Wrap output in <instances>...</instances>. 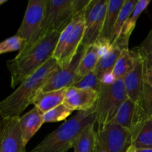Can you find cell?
<instances>
[{
	"label": "cell",
	"mask_w": 152,
	"mask_h": 152,
	"mask_svg": "<svg viewBox=\"0 0 152 152\" xmlns=\"http://www.w3.org/2000/svg\"><path fill=\"white\" fill-rule=\"evenodd\" d=\"M99 93L93 89H83L75 87L68 88L63 103L74 111H88L95 106Z\"/></svg>",
	"instance_id": "obj_13"
},
{
	"label": "cell",
	"mask_w": 152,
	"mask_h": 152,
	"mask_svg": "<svg viewBox=\"0 0 152 152\" xmlns=\"http://www.w3.org/2000/svg\"><path fill=\"white\" fill-rule=\"evenodd\" d=\"M149 116L147 115L139 104L128 98L122 104L113 122L128 129L134 138L142 123Z\"/></svg>",
	"instance_id": "obj_12"
},
{
	"label": "cell",
	"mask_w": 152,
	"mask_h": 152,
	"mask_svg": "<svg viewBox=\"0 0 152 152\" xmlns=\"http://www.w3.org/2000/svg\"><path fill=\"white\" fill-rule=\"evenodd\" d=\"M7 2V0H1V1H0V4H4V3H6Z\"/></svg>",
	"instance_id": "obj_34"
},
{
	"label": "cell",
	"mask_w": 152,
	"mask_h": 152,
	"mask_svg": "<svg viewBox=\"0 0 152 152\" xmlns=\"http://www.w3.org/2000/svg\"><path fill=\"white\" fill-rule=\"evenodd\" d=\"M123 80L128 97L139 104L143 84V58L140 53L133 69Z\"/></svg>",
	"instance_id": "obj_16"
},
{
	"label": "cell",
	"mask_w": 152,
	"mask_h": 152,
	"mask_svg": "<svg viewBox=\"0 0 152 152\" xmlns=\"http://www.w3.org/2000/svg\"><path fill=\"white\" fill-rule=\"evenodd\" d=\"M129 39L130 37L120 35L101 56L94 71L102 83H109L114 80L112 71L122 51L129 48Z\"/></svg>",
	"instance_id": "obj_9"
},
{
	"label": "cell",
	"mask_w": 152,
	"mask_h": 152,
	"mask_svg": "<svg viewBox=\"0 0 152 152\" xmlns=\"http://www.w3.org/2000/svg\"><path fill=\"white\" fill-rule=\"evenodd\" d=\"M74 152H97V132L95 123L86 126L80 132L73 145Z\"/></svg>",
	"instance_id": "obj_20"
},
{
	"label": "cell",
	"mask_w": 152,
	"mask_h": 152,
	"mask_svg": "<svg viewBox=\"0 0 152 152\" xmlns=\"http://www.w3.org/2000/svg\"><path fill=\"white\" fill-rule=\"evenodd\" d=\"M25 44V41L21 37L15 35L1 42L0 44V53H5L15 50H22Z\"/></svg>",
	"instance_id": "obj_28"
},
{
	"label": "cell",
	"mask_w": 152,
	"mask_h": 152,
	"mask_svg": "<svg viewBox=\"0 0 152 152\" xmlns=\"http://www.w3.org/2000/svg\"><path fill=\"white\" fill-rule=\"evenodd\" d=\"M136 150L137 152H152V148H140Z\"/></svg>",
	"instance_id": "obj_32"
},
{
	"label": "cell",
	"mask_w": 152,
	"mask_h": 152,
	"mask_svg": "<svg viewBox=\"0 0 152 152\" xmlns=\"http://www.w3.org/2000/svg\"><path fill=\"white\" fill-rule=\"evenodd\" d=\"M137 48L143 57L152 60V28L146 38L140 45Z\"/></svg>",
	"instance_id": "obj_30"
},
{
	"label": "cell",
	"mask_w": 152,
	"mask_h": 152,
	"mask_svg": "<svg viewBox=\"0 0 152 152\" xmlns=\"http://www.w3.org/2000/svg\"><path fill=\"white\" fill-rule=\"evenodd\" d=\"M72 112V110L62 103L43 114L44 123H54L65 120L71 115Z\"/></svg>",
	"instance_id": "obj_26"
},
{
	"label": "cell",
	"mask_w": 152,
	"mask_h": 152,
	"mask_svg": "<svg viewBox=\"0 0 152 152\" xmlns=\"http://www.w3.org/2000/svg\"><path fill=\"white\" fill-rule=\"evenodd\" d=\"M142 58H143V80L152 88V60L143 56Z\"/></svg>",
	"instance_id": "obj_31"
},
{
	"label": "cell",
	"mask_w": 152,
	"mask_h": 152,
	"mask_svg": "<svg viewBox=\"0 0 152 152\" xmlns=\"http://www.w3.org/2000/svg\"><path fill=\"white\" fill-rule=\"evenodd\" d=\"M132 145L136 149L152 148V117L147 118L140 126L134 137Z\"/></svg>",
	"instance_id": "obj_22"
},
{
	"label": "cell",
	"mask_w": 152,
	"mask_h": 152,
	"mask_svg": "<svg viewBox=\"0 0 152 152\" xmlns=\"http://www.w3.org/2000/svg\"><path fill=\"white\" fill-rule=\"evenodd\" d=\"M137 1L138 0H126L125 1L121 10H120V13H119L118 17H117V22H116L115 28H114V42L120 35L123 26L126 24L127 19H129V16L132 13L133 9L134 8Z\"/></svg>",
	"instance_id": "obj_24"
},
{
	"label": "cell",
	"mask_w": 152,
	"mask_h": 152,
	"mask_svg": "<svg viewBox=\"0 0 152 152\" xmlns=\"http://www.w3.org/2000/svg\"><path fill=\"white\" fill-rule=\"evenodd\" d=\"M109 0H91L85 10V33L82 45L95 44L102 32Z\"/></svg>",
	"instance_id": "obj_8"
},
{
	"label": "cell",
	"mask_w": 152,
	"mask_h": 152,
	"mask_svg": "<svg viewBox=\"0 0 152 152\" xmlns=\"http://www.w3.org/2000/svg\"><path fill=\"white\" fill-rule=\"evenodd\" d=\"M60 68L57 60L52 56L42 67L25 79L16 90L0 102L1 119L19 117L24 110L33 104L37 93Z\"/></svg>",
	"instance_id": "obj_1"
},
{
	"label": "cell",
	"mask_w": 152,
	"mask_h": 152,
	"mask_svg": "<svg viewBox=\"0 0 152 152\" xmlns=\"http://www.w3.org/2000/svg\"><path fill=\"white\" fill-rule=\"evenodd\" d=\"M139 105L147 115L152 117V88L143 80Z\"/></svg>",
	"instance_id": "obj_29"
},
{
	"label": "cell",
	"mask_w": 152,
	"mask_h": 152,
	"mask_svg": "<svg viewBox=\"0 0 152 152\" xmlns=\"http://www.w3.org/2000/svg\"><path fill=\"white\" fill-rule=\"evenodd\" d=\"M101 86H102V82L100 81L95 71H93L76 82L72 87L83 89H93L99 92Z\"/></svg>",
	"instance_id": "obj_27"
},
{
	"label": "cell",
	"mask_w": 152,
	"mask_h": 152,
	"mask_svg": "<svg viewBox=\"0 0 152 152\" xmlns=\"http://www.w3.org/2000/svg\"><path fill=\"white\" fill-rule=\"evenodd\" d=\"M96 104V123L98 130L105 127L115 118L122 104L128 99L123 80H114L102 83Z\"/></svg>",
	"instance_id": "obj_5"
},
{
	"label": "cell",
	"mask_w": 152,
	"mask_h": 152,
	"mask_svg": "<svg viewBox=\"0 0 152 152\" xmlns=\"http://www.w3.org/2000/svg\"><path fill=\"white\" fill-rule=\"evenodd\" d=\"M126 152H137V150L134 145H132L131 147H129V148L127 150V151Z\"/></svg>",
	"instance_id": "obj_33"
},
{
	"label": "cell",
	"mask_w": 152,
	"mask_h": 152,
	"mask_svg": "<svg viewBox=\"0 0 152 152\" xmlns=\"http://www.w3.org/2000/svg\"><path fill=\"white\" fill-rule=\"evenodd\" d=\"M87 46L80 45L70 65L66 68H60L42 91L43 92H48L72 87L73 85L79 80L77 74V68L83 55L87 50Z\"/></svg>",
	"instance_id": "obj_11"
},
{
	"label": "cell",
	"mask_w": 152,
	"mask_h": 152,
	"mask_svg": "<svg viewBox=\"0 0 152 152\" xmlns=\"http://www.w3.org/2000/svg\"><path fill=\"white\" fill-rule=\"evenodd\" d=\"M48 0H30L20 27L16 35L25 41L22 50L23 54L31 50L41 39L46 10Z\"/></svg>",
	"instance_id": "obj_6"
},
{
	"label": "cell",
	"mask_w": 152,
	"mask_h": 152,
	"mask_svg": "<svg viewBox=\"0 0 152 152\" xmlns=\"http://www.w3.org/2000/svg\"><path fill=\"white\" fill-rule=\"evenodd\" d=\"M85 33V10L80 13V19L75 25L72 34L68 38L63 52L57 61L61 68L68 67L74 59L82 44Z\"/></svg>",
	"instance_id": "obj_15"
},
{
	"label": "cell",
	"mask_w": 152,
	"mask_h": 152,
	"mask_svg": "<svg viewBox=\"0 0 152 152\" xmlns=\"http://www.w3.org/2000/svg\"><path fill=\"white\" fill-rule=\"evenodd\" d=\"M80 13L79 15H77V16H75V17L72 19V21H71V22H70L63 30H62V32L60 33L59 39H58L57 44H56V49H55V51L53 55V57H54L57 61L59 60V59L60 58L61 55H62V52H63L64 48H65V47L67 41H68V38H69V37L71 36V34H72L74 27L77 25V22H78L79 19H80Z\"/></svg>",
	"instance_id": "obj_25"
},
{
	"label": "cell",
	"mask_w": 152,
	"mask_h": 152,
	"mask_svg": "<svg viewBox=\"0 0 152 152\" xmlns=\"http://www.w3.org/2000/svg\"><path fill=\"white\" fill-rule=\"evenodd\" d=\"M19 123L24 142L26 145L45 123L43 114L38 108L34 107L22 117H19Z\"/></svg>",
	"instance_id": "obj_18"
},
{
	"label": "cell",
	"mask_w": 152,
	"mask_h": 152,
	"mask_svg": "<svg viewBox=\"0 0 152 152\" xmlns=\"http://www.w3.org/2000/svg\"><path fill=\"white\" fill-rule=\"evenodd\" d=\"M19 117L2 118L0 125V152H26Z\"/></svg>",
	"instance_id": "obj_10"
},
{
	"label": "cell",
	"mask_w": 152,
	"mask_h": 152,
	"mask_svg": "<svg viewBox=\"0 0 152 152\" xmlns=\"http://www.w3.org/2000/svg\"><path fill=\"white\" fill-rule=\"evenodd\" d=\"M132 133L113 121L97 130V150L126 152L132 145Z\"/></svg>",
	"instance_id": "obj_7"
},
{
	"label": "cell",
	"mask_w": 152,
	"mask_h": 152,
	"mask_svg": "<svg viewBox=\"0 0 152 152\" xmlns=\"http://www.w3.org/2000/svg\"><path fill=\"white\" fill-rule=\"evenodd\" d=\"M107 49L98 43H95L87 48L77 68V74L79 80L84 76L94 71L101 56Z\"/></svg>",
	"instance_id": "obj_17"
},
{
	"label": "cell",
	"mask_w": 152,
	"mask_h": 152,
	"mask_svg": "<svg viewBox=\"0 0 152 152\" xmlns=\"http://www.w3.org/2000/svg\"><path fill=\"white\" fill-rule=\"evenodd\" d=\"M126 0H109L102 32L98 43L102 47L108 48L114 42V28L120 10Z\"/></svg>",
	"instance_id": "obj_14"
},
{
	"label": "cell",
	"mask_w": 152,
	"mask_h": 152,
	"mask_svg": "<svg viewBox=\"0 0 152 152\" xmlns=\"http://www.w3.org/2000/svg\"><path fill=\"white\" fill-rule=\"evenodd\" d=\"M150 2H151V0H138L134 8L133 9L129 19H127L126 24L123 26L120 35L127 37H131L132 31H134L135 26H136L138 18L142 14V12L146 9Z\"/></svg>",
	"instance_id": "obj_23"
},
{
	"label": "cell",
	"mask_w": 152,
	"mask_h": 152,
	"mask_svg": "<svg viewBox=\"0 0 152 152\" xmlns=\"http://www.w3.org/2000/svg\"><path fill=\"white\" fill-rule=\"evenodd\" d=\"M91 0H48L42 37L62 32L75 16L86 10Z\"/></svg>",
	"instance_id": "obj_4"
},
{
	"label": "cell",
	"mask_w": 152,
	"mask_h": 152,
	"mask_svg": "<svg viewBox=\"0 0 152 152\" xmlns=\"http://www.w3.org/2000/svg\"><path fill=\"white\" fill-rule=\"evenodd\" d=\"M59 35L60 32L50 33L26 53L17 54L13 59L7 61L12 88L20 85L53 56Z\"/></svg>",
	"instance_id": "obj_2"
},
{
	"label": "cell",
	"mask_w": 152,
	"mask_h": 152,
	"mask_svg": "<svg viewBox=\"0 0 152 152\" xmlns=\"http://www.w3.org/2000/svg\"><path fill=\"white\" fill-rule=\"evenodd\" d=\"M139 55L140 51L138 48L132 50L129 48L124 49L117 59L112 71L113 78L114 80L124 78L126 74L133 69Z\"/></svg>",
	"instance_id": "obj_21"
},
{
	"label": "cell",
	"mask_w": 152,
	"mask_h": 152,
	"mask_svg": "<svg viewBox=\"0 0 152 152\" xmlns=\"http://www.w3.org/2000/svg\"><path fill=\"white\" fill-rule=\"evenodd\" d=\"M66 90L67 88H62L48 92H43L41 90L34 97L33 104L42 114H45L63 103Z\"/></svg>",
	"instance_id": "obj_19"
},
{
	"label": "cell",
	"mask_w": 152,
	"mask_h": 152,
	"mask_svg": "<svg viewBox=\"0 0 152 152\" xmlns=\"http://www.w3.org/2000/svg\"><path fill=\"white\" fill-rule=\"evenodd\" d=\"M96 123V105L88 111H79L58 129L48 134L29 152H68L86 126Z\"/></svg>",
	"instance_id": "obj_3"
}]
</instances>
